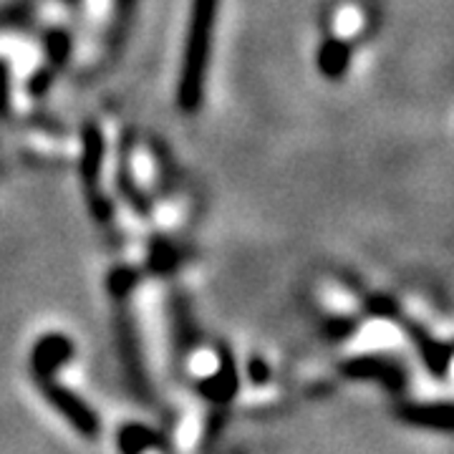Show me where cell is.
<instances>
[{
  "instance_id": "1",
  "label": "cell",
  "mask_w": 454,
  "mask_h": 454,
  "mask_svg": "<svg viewBox=\"0 0 454 454\" xmlns=\"http://www.w3.org/2000/svg\"><path fill=\"white\" fill-rule=\"evenodd\" d=\"M217 0H195L192 20L187 33V49H184V66H182V82H179V104L187 112H195L202 101V83H205V66L210 53V35L215 28Z\"/></svg>"
},
{
  "instance_id": "2",
  "label": "cell",
  "mask_w": 454,
  "mask_h": 454,
  "mask_svg": "<svg viewBox=\"0 0 454 454\" xmlns=\"http://www.w3.org/2000/svg\"><path fill=\"white\" fill-rule=\"evenodd\" d=\"M41 394L46 396L49 402L66 422L71 424L82 437L86 439H97L98 432H101V422H98V414L91 409V406L83 402L79 394H74L71 389L61 387L56 381V376H46V379H35Z\"/></svg>"
},
{
  "instance_id": "3",
  "label": "cell",
  "mask_w": 454,
  "mask_h": 454,
  "mask_svg": "<svg viewBox=\"0 0 454 454\" xmlns=\"http://www.w3.org/2000/svg\"><path fill=\"white\" fill-rule=\"evenodd\" d=\"M343 372L348 376H356V379H379L389 391H402L406 384L404 369L394 361L379 356H364L354 358V361H346L343 364Z\"/></svg>"
},
{
  "instance_id": "4",
  "label": "cell",
  "mask_w": 454,
  "mask_h": 454,
  "mask_svg": "<svg viewBox=\"0 0 454 454\" xmlns=\"http://www.w3.org/2000/svg\"><path fill=\"white\" fill-rule=\"evenodd\" d=\"M116 444L121 454H145V452H162L175 454L172 442L164 437L162 432L145 427V424H124L116 434Z\"/></svg>"
},
{
  "instance_id": "5",
  "label": "cell",
  "mask_w": 454,
  "mask_h": 454,
  "mask_svg": "<svg viewBox=\"0 0 454 454\" xmlns=\"http://www.w3.org/2000/svg\"><path fill=\"white\" fill-rule=\"evenodd\" d=\"M74 356V346L66 336H43L35 343L31 356V369L35 379H46V376H56V372L64 366L68 358Z\"/></svg>"
},
{
  "instance_id": "6",
  "label": "cell",
  "mask_w": 454,
  "mask_h": 454,
  "mask_svg": "<svg viewBox=\"0 0 454 454\" xmlns=\"http://www.w3.org/2000/svg\"><path fill=\"white\" fill-rule=\"evenodd\" d=\"M399 419L411 427L422 429H434V432H452L454 409L450 402H437V404H404L399 406Z\"/></svg>"
},
{
  "instance_id": "7",
  "label": "cell",
  "mask_w": 454,
  "mask_h": 454,
  "mask_svg": "<svg viewBox=\"0 0 454 454\" xmlns=\"http://www.w3.org/2000/svg\"><path fill=\"white\" fill-rule=\"evenodd\" d=\"M200 391L205 394V399H210L212 404H225V402H230V399L235 396V391H238V376H235L232 361H230V358H223L217 373L202 379Z\"/></svg>"
},
{
  "instance_id": "8",
  "label": "cell",
  "mask_w": 454,
  "mask_h": 454,
  "mask_svg": "<svg viewBox=\"0 0 454 454\" xmlns=\"http://www.w3.org/2000/svg\"><path fill=\"white\" fill-rule=\"evenodd\" d=\"M321 64L328 74H339L340 68L346 66V49L339 43H331L328 49L321 53Z\"/></svg>"
},
{
  "instance_id": "9",
  "label": "cell",
  "mask_w": 454,
  "mask_h": 454,
  "mask_svg": "<svg viewBox=\"0 0 454 454\" xmlns=\"http://www.w3.org/2000/svg\"><path fill=\"white\" fill-rule=\"evenodd\" d=\"M247 373H250L253 384H258V387H262V384L270 379V369H268V366H265V361H260V358H250Z\"/></svg>"
}]
</instances>
